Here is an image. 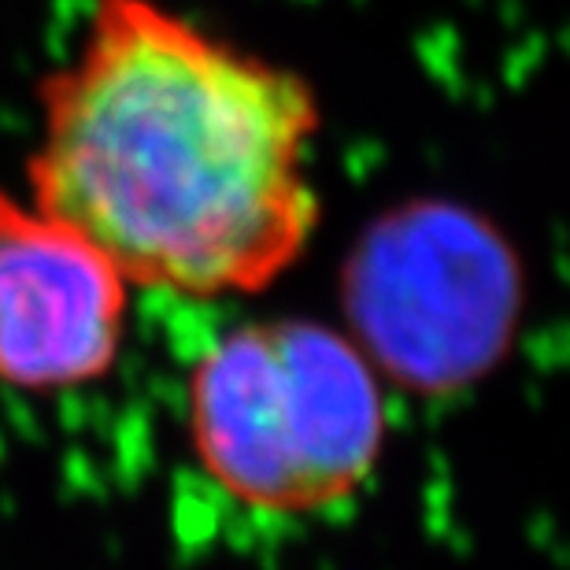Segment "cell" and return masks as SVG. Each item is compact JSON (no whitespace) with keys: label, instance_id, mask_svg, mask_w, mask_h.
Masks as SVG:
<instances>
[{"label":"cell","instance_id":"cell-1","mask_svg":"<svg viewBox=\"0 0 570 570\" xmlns=\"http://www.w3.org/2000/svg\"><path fill=\"white\" fill-rule=\"evenodd\" d=\"M30 200L100 248L130 289L259 293L318 226L304 75L156 0H97L75 56L38 86Z\"/></svg>","mask_w":570,"mask_h":570},{"label":"cell","instance_id":"cell-2","mask_svg":"<svg viewBox=\"0 0 570 570\" xmlns=\"http://www.w3.org/2000/svg\"><path fill=\"white\" fill-rule=\"evenodd\" d=\"M186 423L204 474L259 515L304 519L371 482L390 438L385 382L345 330L256 318L193 363Z\"/></svg>","mask_w":570,"mask_h":570},{"label":"cell","instance_id":"cell-3","mask_svg":"<svg viewBox=\"0 0 570 570\" xmlns=\"http://www.w3.org/2000/svg\"><path fill=\"white\" fill-rule=\"evenodd\" d=\"M345 334L385 385L452 396L493 374L522 312L519 259L482 215L412 204L382 215L352 248Z\"/></svg>","mask_w":570,"mask_h":570},{"label":"cell","instance_id":"cell-4","mask_svg":"<svg viewBox=\"0 0 570 570\" xmlns=\"http://www.w3.org/2000/svg\"><path fill=\"white\" fill-rule=\"evenodd\" d=\"M130 282L30 197L0 189V385L71 393L119 363Z\"/></svg>","mask_w":570,"mask_h":570}]
</instances>
